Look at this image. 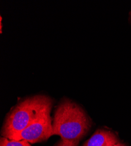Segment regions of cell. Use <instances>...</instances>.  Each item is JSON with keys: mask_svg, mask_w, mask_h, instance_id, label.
I'll list each match as a JSON object with an SVG mask.
<instances>
[{"mask_svg": "<svg viewBox=\"0 0 131 146\" xmlns=\"http://www.w3.org/2000/svg\"><path fill=\"white\" fill-rule=\"evenodd\" d=\"M79 142L78 141H70L61 139L55 146H78Z\"/></svg>", "mask_w": 131, "mask_h": 146, "instance_id": "6", "label": "cell"}, {"mask_svg": "<svg viewBox=\"0 0 131 146\" xmlns=\"http://www.w3.org/2000/svg\"><path fill=\"white\" fill-rule=\"evenodd\" d=\"M91 127L90 118L76 103L65 99L59 104L53 120V135L60 136L64 140L79 141Z\"/></svg>", "mask_w": 131, "mask_h": 146, "instance_id": "1", "label": "cell"}, {"mask_svg": "<svg viewBox=\"0 0 131 146\" xmlns=\"http://www.w3.org/2000/svg\"><path fill=\"white\" fill-rule=\"evenodd\" d=\"M49 96L37 95L21 101L8 114L1 130L2 137L9 139L25 129L46 112L51 111Z\"/></svg>", "mask_w": 131, "mask_h": 146, "instance_id": "2", "label": "cell"}, {"mask_svg": "<svg viewBox=\"0 0 131 146\" xmlns=\"http://www.w3.org/2000/svg\"><path fill=\"white\" fill-rule=\"evenodd\" d=\"M114 146H126L125 144H123V143H121L120 142H119L118 143H117L116 145H115Z\"/></svg>", "mask_w": 131, "mask_h": 146, "instance_id": "7", "label": "cell"}, {"mask_svg": "<svg viewBox=\"0 0 131 146\" xmlns=\"http://www.w3.org/2000/svg\"><path fill=\"white\" fill-rule=\"evenodd\" d=\"M119 142L117 136L112 131L98 129L82 146H114Z\"/></svg>", "mask_w": 131, "mask_h": 146, "instance_id": "4", "label": "cell"}, {"mask_svg": "<svg viewBox=\"0 0 131 146\" xmlns=\"http://www.w3.org/2000/svg\"><path fill=\"white\" fill-rule=\"evenodd\" d=\"M0 146H31L26 140L17 141L1 137L0 139Z\"/></svg>", "mask_w": 131, "mask_h": 146, "instance_id": "5", "label": "cell"}, {"mask_svg": "<svg viewBox=\"0 0 131 146\" xmlns=\"http://www.w3.org/2000/svg\"><path fill=\"white\" fill-rule=\"evenodd\" d=\"M51 111L46 112L19 133L9 139L17 141L26 140L31 143L44 141L53 136Z\"/></svg>", "mask_w": 131, "mask_h": 146, "instance_id": "3", "label": "cell"}]
</instances>
